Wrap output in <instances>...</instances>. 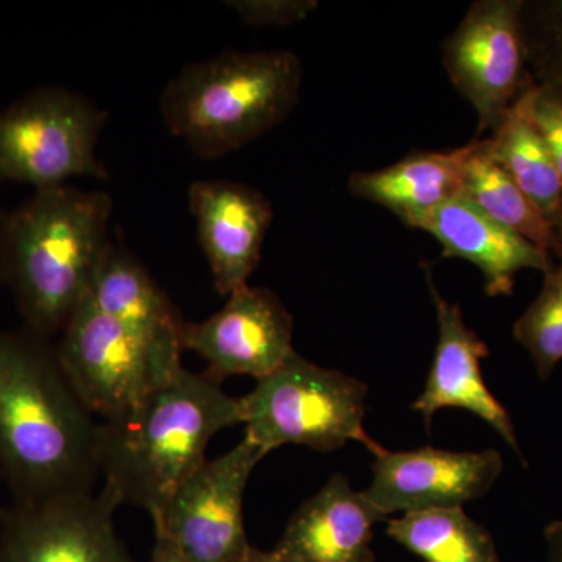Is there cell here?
<instances>
[{
	"instance_id": "1",
	"label": "cell",
	"mask_w": 562,
	"mask_h": 562,
	"mask_svg": "<svg viewBox=\"0 0 562 562\" xmlns=\"http://www.w3.org/2000/svg\"><path fill=\"white\" fill-rule=\"evenodd\" d=\"M98 436L50 338L0 328V471L13 503L91 492Z\"/></svg>"
},
{
	"instance_id": "2",
	"label": "cell",
	"mask_w": 562,
	"mask_h": 562,
	"mask_svg": "<svg viewBox=\"0 0 562 562\" xmlns=\"http://www.w3.org/2000/svg\"><path fill=\"white\" fill-rule=\"evenodd\" d=\"M243 424L241 403L183 366L132 409L99 422L103 487L121 505L158 516L173 492L206 461L217 432Z\"/></svg>"
},
{
	"instance_id": "3",
	"label": "cell",
	"mask_w": 562,
	"mask_h": 562,
	"mask_svg": "<svg viewBox=\"0 0 562 562\" xmlns=\"http://www.w3.org/2000/svg\"><path fill=\"white\" fill-rule=\"evenodd\" d=\"M113 201L103 191L38 190L0 227V272L24 327L50 338L87 299L109 247Z\"/></svg>"
},
{
	"instance_id": "4",
	"label": "cell",
	"mask_w": 562,
	"mask_h": 562,
	"mask_svg": "<svg viewBox=\"0 0 562 562\" xmlns=\"http://www.w3.org/2000/svg\"><path fill=\"white\" fill-rule=\"evenodd\" d=\"M301 87V60L290 50L222 52L166 85L162 124L199 158L216 160L286 121Z\"/></svg>"
},
{
	"instance_id": "5",
	"label": "cell",
	"mask_w": 562,
	"mask_h": 562,
	"mask_svg": "<svg viewBox=\"0 0 562 562\" xmlns=\"http://www.w3.org/2000/svg\"><path fill=\"white\" fill-rule=\"evenodd\" d=\"M368 386L346 373L325 369L292 351L288 360L239 397L243 424L266 454L283 446L317 452L358 441L372 454L382 449L364 430Z\"/></svg>"
},
{
	"instance_id": "6",
	"label": "cell",
	"mask_w": 562,
	"mask_h": 562,
	"mask_svg": "<svg viewBox=\"0 0 562 562\" xmlns=\"http://www.w3.org/2000/svg\"><path fill=\"white\" fill-rule=\"evenodd\" d=\"M106 113L83 95L41 87L0 110V179L38 190L106 179L95 147Z\"/></svg>"
},
{
	"instance_id": "7",
	"label": "cell",
	"mask_w": 562,
	"mask_h": 562,
	"mask_svg": "<svg viewBox=\"0 0 562 562\" xmlns=\"http://www.w3.org/2000/svg\"><path fill=\"white\" fill-rule=\"evenodd\" d=\"M55 349L77 394L102 420L138 405L183 366L180 344L143 341L88 297L70 316Z\"/></svg>"
},
{
	"instance_id": "8",
	"label": "cell",
	"mask_w": 562,
	"mask_h": 562,
	"mask_svg": "<svg viewBox=\"0 0 562 562\" xmlns=\"http://www.w3.org/2000/svg\"><path fill=\"white\" fill-rule=\"evenodd\" d=\"M266 453L247 436L177 487L151 519L190 562H243L251 549L244 528V494Z\"/></svg>"
},
{
	"instance_id": "9",
	"label": "cell",
	"mask_w": 562,
	"mask_h": 562,
	"mask_svg": "<svg viewBox=\"0 0 562 562\" xmlns=\"http://www.w3.org/2000/svg\"><path fill=\"white\" fill-rule=\"evenodd\" d=\"M524 0H480L443 43V66L479 114V133L492 132L532 83L522 33Z\"/></svg>"
},
{
	"instance_id": "10",
	"label": "cell",
	"mask_w": 562,
	"mask_h": 562,
	"mask_svg": "<svg viewBox=\"0 0 562 562\" xmlns=\"http://www.w3.org/2000/svg\"><path fill=\"white\" fill-rule=\"evenodd\" d=\"M121 503L102 487L0 513V562H136L114 527Z\"/></svg>"
},
{
	"instance_id": "11",
	"label": "cell",
	"mask_w": 562,
	"mask_h": 562,
	"mask_svg": "<svg viewBox=\"0 0 562 562\" xmlns=\"http://www.w3.org/2000/svg\"><path fill=\"white\" fill-rule=\"evenodd\" d=\"M294 322L277 294L249 284L233 291L227 303L201 322H184L183 350L205 361L203 375L221 384L235 375L265 379L294 351Z\"/></svg>"
},
{
	"instance_id": "12",
	"label": "cell",
	"mask_w": 562,
	"mask_h": 562,
	"mask_svg": "<svg viewBox=\"0 0 562 562\" xmlns=\"http://www.w3.org/2000/svg\"><path fill=\"white\" fill-rule=\"evenodd\" d=\"M372 482L364 497L390 517L394 513L462 508L491 491L503 471L497 450L450 452L422 447L373 453Z\"/></svg>"
},
{
	"instance_id": "13",
	"label": "cell",
	"mask_w": 562,
	"mask_h": 562,
	"mask_svg": "<svg viewBox=\"0 0 562 562\" xmlns=\"http://www.w3.org/2000/svg\"><path fill=\"white\" fill-rule=\"evenodd\" d=\"M428 290L438 319V342L424 391L413 403V412L430 428L432 416L443 408L465 409L491 425L503 441L520 453L516 428L505 406L484 383L482 360L490 357L486 342L465 324L460 306L442 297L430 269L425 268Z\"/></svg>"
},
{
	"instance_id": "14",
	"label": "cell",
	"mask_w": 562,
	"mask_h": 562,
	"mask_svg": "<svg viewBox=\"0 0 562 562\" xmlns=\"http://www.w3.org/2000/svg\"><path fill=\"white\" fill-rule=\"evenodd\" d=\"M198 238L221 295L249 284L272 224L271 202L257 188L231 180H199L188 191Z\"/></svg>"
},
{
	"instance_id": "15",
	"label": "cell",
	"mask_w": 562,
	"mask_h": 562,
	"mask_svg": "<svg viewBox=\"0 0 562 562\" xmlns=\"http://www.w3.org/2000/svg\"><path fill=\"white\" fill-rule=\"evenodd\" d=\"M386 519L335 473L292 514L276 549L301 562H375L372 527Z\"/></svg>"
},
{
	"instance_id": "16",
	"label": "cell",
	"mask_w": 562,
	"mask_h": 562,
	"mask_svg": "<svg viewBox=\"0 0 562 562\" xmlns=\"http://www.w3.org/2000/svg\"><path fill=\"white\" fill-rule=\"evenodd\" d=\"M417 228L438 239L443 257L475 265L491 297L512 294L520 272L546 273L553 266L547 251L492 221L464 195L432 210Z\"/></svg>"
},
{
	"instance_id": "17",
	"label": "cell",
	"mask_w": 562,
	"mask_h": 562,
	"mask_svg": "<svg viewBox=\"0 0 562 562\" xmlns=\"http://www.w3.org/2000/svg\"><path fill=\"white\" fill-rule=\"evenodd\" d=\"M471 150L472 143L449 151H416L379 171L351 173L349 191L417 228L432 210L462 195Z\"/></svg>"
},
{
	"instance_id": "18",
	"label": "cell",
	"mask_w": 562,
	"mask_h": 562,
	"mask_svg": "<svg viewBox=\"0 0 562 562\" xmlns=\"http://www.w3.org/2000/svg\"><path fill=\"white\" fill-rule=\"evenodd\" d=\"M87 297L99 312L120 322L143 341L181 346L184 321L150 272L124 247L109 244Z\"/></svg>"
},
{
	"instance_id": "19",
	"label": "cell",
	"mask_w": 562,
	"mask_h": 562,
	"mask_svg": "<svg viewBox=\"0 0 562 562\" xmlns=\"http://www.w3.org/2000/svg\"><path fill=\"white\" fill-rule=\"evenodd\" d=\"M527 91L506 111L491 136L484 139L492 158L547 221L558 228L562 211V181L549 147L531 120Z\"/></svg>"
},
{
	"instance_id": "20",
	"label": "cell",
	"mask_w": 562,
	"mask_h": 562,
	"mask_svg": "<svg viewBox=\"0 0 562 562\" xmlns=\"http://www.w3.org/2000/svg\"><path fill=\"white\" fill-rule=\"evenodd\" d=\"M462 195L492 221L522 236L550 257L562 258V243L557 228L492 158L486 139L472 140Z\"/></svg>"
},
{
	"instance_id": "21",
	"label": "cell",
	"mask_w": 562,
	"mask_h": 562,
	"mask_svg": "<svg viewBox=\"0 0 562 562\" xmlns=\"http://www.w3.org/2000/svg\"><path fill=\"white\" fill-rule=\"evenodd\" d=\"M386 532L425 562H501L491 532L462 508L406 513Z\"/></svg>"
},
{
	"instance_id": "22",
	"label": "cell",
	"mask_w": 562,
	"mask_h": 562,
	"mask_svg": "<svg viewBox=\"0 0 562 562\" xmlns=\"http://www.w3.org/2000/svg\"><path fill=\"white\" fill-rule=\"evenodd\" d=\"M542 380L562 361V258L543 273L542 290L513 328Z\"/></svg>"
},
{
	"instance_id": "23",
	"label": "cell",
	"mask_w": 562,
	"mask_h": 562,
	"mask_svg": "<svg viewBox=\"0 0 562 562\" xmlns=\"http://www.w3.org/2000/svg\"><path fill=\"white\" fill-rule=\"evenodd\" d=\"M520 21L532 83L562 94V0H524Z\"/></svg>"
},
{
	"instance_id": "24",
	"label": "cell",
	"mask_w": 562,
	"mask_h": 562,
	"mask_svg": "<svg viewBox=\"0 0 562 562\" xmlns=\"http://www.w3.org/2000/svg\"><path fill=\"white\" fill-rule=\"evenodd\" d=\"M225 5L251 27H286L306 20L319 3L316 0H228Z\"/></svg>"
},
{
	"instance_id": "25",
	"label": "cell",
	"mask_w": 562,
	"mask_h": 562,
	"mask_svg": "<svg viewBox=\"0 0 562 562\" xmlns=\"http://www.w3.org/2000/svg\"><path fill=\"white\" fill-rule=\"evenodd\" d=\"M527 94L531 120L549 147L562 181V94L535 83Z\"/></svg>"
},
{
	"instance_id": "26",
	"label": "cell",
	"mask_w": 562,
	"mask_h": 562,
	"mask_svg": "<svg viewBox=\"0 0 562 562\" xmlns=\"http://www.w3.org/2000/svg\"><path fill=\"white\" fill-rule=\"evenodd\" d=\"M154 531L155 546L151 550L150 562H190L161 531Z\"/></svg>"
},
{
	"instance_id": "27",
	"label": "cell",
	"mask_w": 562,
	"mask_h": 562,
	"mask_svg": "<svg viewBox=\"0 0 562 562\" xmlns=\"http://www.w3.org/2000/svg\"><path fill=\"white\" fill-rule=\"evenodd\" d=\"M546 541L549 562H562V520L547 525Z\"/></svg>"
},
{
	"instance_id": "28",
	"label": "cell",
	"mask_w": 562,
	"mask_h": 562,
	"mask_svg": "<svg viewBox=\"0 0 562 562\" xmlns=\"http://www.w3.org/2000/svg\"><path fill=\"white\" fill-rule=\"evenodd\" d=\"M243 562H301L294 560L290 554L281 552L279 549L266 550L255 549L251 547L249 553H247L246 560Z\"/></svg>"
},
{
	"instance_id": "29",
	"label": "cell",
	"mask_w": 562,
	"mask_h": 562,
	"mask_svg": "<svg viewBox=\"0 0 562 562\" xmlns=\"http://www.w3.org/2000/svg\"><path fill=\"white\" fill-rule=\"evenodd\" d=\"M558 236H560L561 243H562V211H561V217H560V224H558Z\"/></svg>"
},
{
	"instance_id": "30",
	"label": "cell",
	"mask_w": 562,
	"mask_h": 562,
	"mask_svg": "<svg viewBox=\"0 0 562 562\" xmlns=\"http://www.w3.org/2000/svg\"><path fill=\"white\" fill-rule=\"evenodd\" d=\"M0 227H2V217H0ZM0 280H2V272H0Z\"/></svg>"
}]
</instances>
